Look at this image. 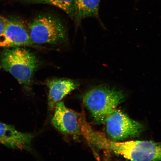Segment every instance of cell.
Wrapping results in <instances>:
<instances>
[{"instance_id":"8992f818","label":"cell","mask_w":161,"mask_h":161,"mask_svg":"<svg viewBox=\"0 0 161 161\" xmlns=\"http://www.w3.org/2000/svg\"><path fill=\"white\" fill-rule=\"evenodd\" d=\"M24 46L36 47L30 39L29 30L21 19H7L4 30L0 36V48Z\"/></svg>"},{"instance_id":"52a82bcc","label":"cell","mask_w":161,"mask_h":161,"mask_svg":"<svg viewBox=\"0 0 161 161\" xmlns=\"http://www.w3.org/2000/svg\"><path fill=\"white\" fill-rule=\"evenodd\" d=\"M54 110L51 121L56 129L70 135H81L80 120L82 114L69 109L62 101L56 104Z\"/></svg>"},{"instance_id":"7c38bea8","label":"cell","mask_w":161,"mask_h":161,"mask_svg":"<svg viewBox=\"0 0 161 161\" xmlns=\"http://www.w3.org/2000/svg\"><path fill=\"white\" fill-rule=\"evenodd\" d=\"M7 19V18L0 16V36L3 34L4 30Z\"/></svg>"},{"instance_id":"3957f363","label":"cell","mask_w":161,"mask_h":161,"mask_svg":"<svg viewBox=\"0 0 161 161\" xmlns=\"http://www.w3.org/2000/svg\"><path fill=\"white\" fill-rule=\"evenodd\" d=\"M29 35L35 45H58L68 40L67 30L58 18L50 15L38 16L28 25Z\"/></svg>"},{"instance_id":"7a4b0ae2","label":"cell","mask_w":161,"mask_h":161,"mask_svg":"<svg viewBox=\"0 0 161 161\" xmlns=\"http://www.w3.org/2000/svg\"><path fill=\"white\" fill-rule=\"evenodd\" d=\"M125 98L122 91L107 86H102L88 92L83 97L84 105L99 124L105 123L110 114Z\"/></svg>"},{"instance_id":"8fae6325","label":"cell","mask_w":161,"mask_h":161,"mask_svg":"<svg viewBox=\"0 0 161 161\" xmlns=\"http://www.w3.org/2000/svg\"><path fill=\"white\" fill-rule=\"evenodd\" d=\"M23 3L44 4L55 6L65 13L72 20L76 18L75 0H20Z\"/></svg>"},{"instance_id":"5b68a950","label":"cell","mask_w":161,"mask_h":161,"mask_svg":"<svg viewBox=\"0 0 161 161\" xmlns=\"http://www.w3.org/2000/svg\"><path fill=\"white\" fill-rule=\"evenodd\" d=\"M105 123L108 135L114 141L137 136L144 129L142 124L116 109L108 117Z\"/></svg>"},{"instance_id":"6da1fadb","label":"cell","mask_w":161,"mask_h":161,"mask_svg":"<svg viewBox=\"0 0 161 161\" xmlns=\"http://www.w3.org/2000/svg\"><path fill=\"white\" fill-rule=\"evenodd\" d=\"M39 66L35 54L21 47L5 49L0 57V68L9 72L29 94L34 74Z\"/></svg>"},{"instance_id":"277c9868","label":"cell","mask_w":161,"mask_h":161,"mask_svg":"<svg viewBox=\"0 0 161 161\" xmlns=\"http://www.w3.org/2000/svg\"><path fill=\"white\" fill-rule=\"evenodd\" d=\"M102 148L130 160H161V144L150 141L116 142L106 138Z\"/></svg>"},{"instance_id":"30bf717a","label":"cell","mask_w":161,"mask_h":161,"mask_svg":"<svg viewBox=\"0 0 161 161\" xmlns=\"http://www.w3.org/2000/svg\"><path fill=\"white\" fill-rule=\"evenodd\" d=\"M101 0H75L76 18L77 25L82 19L98 17Z\"/></svg>"},{"instance_id":"9c48e42d","label":"cell","mask_w":161,"mask_h":161,"mask_svg":"<svg viewBox=\"0 0 161 161\" xmlns=\"http://www.w3.org/2000/svg\"><path fill=\"white\" fill-rule=\"evenodd\" d=\"M48 89V106L49 109L52 110L56 104L79 86V83L75 80L53 78L47 80L46 83Z\"/></svg>"},{"instance_id":"ba28073f","label":"cell","mask_w":161,"mask_h":161,"mask_svg":"<svg viewBox=\"0 0 161 161\" xmlns=\"http://www.w3.org/2000/svg\"><path fill=\"white\" fill-rule=\"evenodd\" d=\"M35 136L31 133L19 132L13 126L0 122V144L8 147L33 153L31 144Z\"/></svg>"}]
</instances>
